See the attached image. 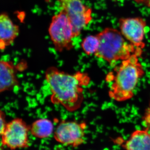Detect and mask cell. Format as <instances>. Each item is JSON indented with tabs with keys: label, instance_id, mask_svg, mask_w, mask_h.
I'll return each instance as SVG.
<instances>
[{
	"label": "cell",
	"instance_id": "6da1fadb",
	"mask_svg": "<svg viewBox=\"0 0 150 150\" xmlns=\"http://www.w3.org/2000/svg\"><path fill=\"white\" fill-rule=\"evenodd\" d=\"M45 79L51 90L53 104L62 105L70 112L80 108L83 101L85 87L90 81L86 73L78 71L70 74L50 67L46 70Z\"/></svg>",
	"mask_w": 150,
	"mask_h": 150
},
{
	"label": "cell",
	"instance_id": "7a4b0ae2",
	"mask_svg": "<svg viewBox=\"0 0 150 150\" xmlns=\"http://www.w3.org/2000/svg\"><path fill=\"white\" fill-rule=\"evenodd\" d=\"M139 55L134 54L122 61L115 69L110 80L112 83L109 91L112 99L122 102L131 99L139 80L144 74V68L139 62Z\"/></svg>",
	"mask_w": 150,
	"mask_h": 150
},
{
	"label": "cell",
	"instance_id": "3957f363",
	"mask_svg": "<svg viewBox=\"0 0 150 150\" xmlns=\"http://www.w3.org/2000/svg\"><path fill=\"white\" fill-rule=\"evenodd\" d=\"M96 35L99 45L94 56L105 60L110 65L120 60L128 59L134 54L140 56L142 54V49L127 41L118 30L106 28Z\"/></svg>",
	"mask_w": 150,
	"mask_h": 150
},
{
	"label": "cell",
	"instance_id": "277c9868",
	"mask_svg": "<svg viewBox=\"0 0 150 150\" xmlns=\"http://www.w3.org/2000/svg\"><path fill=\"white\" fill-rule=\"evenodd\" d=\"M48 33L56 51L62 52L72 49L74 36L72 25L64 11L52 17Z\"/></svg>",
	"mask_w": 150,
	"mask_h": 150
},
{
	"label": "cell",
	"instance_id": "5b68a950",
	"mask_svg": "<svg viewBox=\"0 0 150 150\" xmlns=\"http://www.w3.org/2000/svg\"><path fill=\"white\" fill-rule=\"evenodd\" d=\"M57 1L72 25L74 38L77 37L92 20L91 8L84 4L81 0Z\"/></svg>",
	"mask_w": 150,
	"mask_h": 150
},
{
	"label": "cell",
	"instance_id": "8992f818",
	"mask_svg": "<svg viewBox=\"0 0 150 150\" xmlns=\"http://www.w3.org/2000/svg\"><path fill=\"white\" fill-rule=\"evenodd\" d=\"M30 126L22 119L16 118L7 123L1 137V143L11 150L29 147L28 133Z\"/></svg>",
	"mask_w": 150,
	"mask_h": 150
},
{
	"label": "cell",
	"instance_id": "52a82bcc",
	"mask_svg": "<svg viewBox=\"0 0 150 150\" xmlns=\"http://www.w3.org/2000/svg\"><path fill=\"white\" fill-rule=\"evenodd\" d=\"M86 128L85 122L61 121L54 131V139L64 146L78 147L84 143Z\"/></svg>",
	"mask_w": 150,
	"mask_h": 150
},
{
	"label": "cell",
	"instance_id": "ba28073f",
	"mask_svg": "<svg viewBox=\"0 0 150 150\" xmlns=\"http://www.w3.org/2000/svg\"><path fill=\"white\" fill-rule=\"evenodd\" d=\"M120 32L123 37L136 48L142 49L144 47V42L145 29L146 22L140 17L123 18L119 21Z\"/></svg>",
	"mask_w": 150,
	"mask_h": 150
},
{
	"label": "cell",
	"instance_id": "9c48e42d",
	"mask_svg": "<svg viewBox=\"0 0 150 150\" xmlns=\"http://www.w3.org/2000/svg\"><path fill=\"white\" fill-rule=\"evenodd\" d=\"M19 27L7 13L0 14V49L11 45L19 34Z\"/></svg>",
	"mask_w": 150,
	"mask_h": 150
},
{
	"label": "cell",
	"instance_id": "30bf717a",
	"mask_svg": "<svg viewBox=\"0 0 150 150\" xmlns=\"http://www.w3.org/2000/svg\"><path fill=\"white\" fill-rule=\"evenodd\" d=\"M18 84L13 64L11 62L0 61V93L10 90Z\"/></svg>",
	"mask_w": 150,
	"mask_h": 150
},
{
	"label": "cell",
	"instance_id": "8fae6325",
	"mask_svg": "<svg viewBox=\"0 0 150 150\" xmlns=\"http://www.w3.org/2000/svg\"><path fill=\"white\" fill-rule=\"evenodd\" d=\"M125 150H150V134L146 129L131 134L123 145Z\"/></svg>",
	"mask_w": 150,
	"mask_h": 150
},
{
	"label": "cell",
	"instance_id": "7c38bea8",
	"mask_svg": "<svg viewBox=\"0 0 150 150\" xmlns=\"http://www.w3.org/2000/svg\"><path fill=\"white\" fill-rule=\"evenodd\" d=\"M54 125L52 121L47 118H40L34 121L30 126L32 135L38 139H46L53 134Z\"/></svg>",
	"mask_w": 150,
	"mask_h": 150
},
{
	"label": "cell",
	"instance_id": "4fadbf2b",
	"mask_svg": "<svg viewBox=\"0 0 150 150\" xmlns=\"http://www.w3.org/2000/svg\"><path fill=\"white\" fill-rule=\"evenodd\" d=\"M99 45V40L97 35H89L84 38L81 46L83 52L87 55L91 56L95 54Z\"/></svg>",
	"mask_w": 150,
	"mask_h": 150
},
{
	"label": "cell",
	"instance_id": "5bb4252c",
	"mask_svg": "<svg viewBox=\"0 0 150 150\" xmlns=\"http://www.w3.org/2000/svg\"><path fill=\"white\" fill-rule=\"evenodd\" d=\"M7 123L4 112L0 109V136H1L5 129Z\"/></svg>",
	"mask_w": 150,
	"mask_h": 150
},
{
	"label": "cell",
	"instance_id": "9a60e30c",
	"mask_svg": "<svg viewBox=\"0 0 150 150\" xmlns=\"http://www.w3.org/2000/svg\"><path fill=\"white\" fill-rule=\"evenodd\" d=\"M138 4H142L148 7H150V0H134Z\"/></svg>",
	"mask_w": 150,
	"mask_h": 150
}]
</instances>
